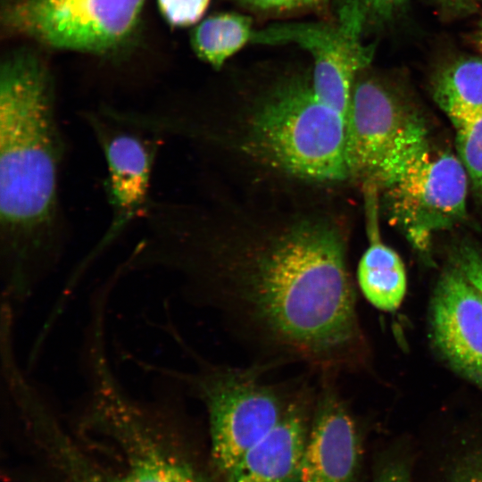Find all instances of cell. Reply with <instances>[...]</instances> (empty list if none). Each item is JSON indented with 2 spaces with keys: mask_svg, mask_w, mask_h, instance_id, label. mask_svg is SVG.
I'll return each mask as SVG.
<instances>
[{
  "mask_svg": "<svg viewBox=\"0 0 482 482\" xmlns=\"http://www.w3.org/2000/svg\"><path fill=\"white\" fill-rule=\"evenodd\" d=\"M168 329L195 362L194 370L141 366L171 378L186 395L203 403L208 415L212 464L222 478L279 422L299 378L269 381L266 375L278 368L271 363L253 362L245 367L212 363L187 346L174 328Z\"/></svg>",
  "mask_w": 482,
  "mask_h": 482,
  "instance_id": "obj_4",
  "label": "cell"
},
{
  "mask_svg": "<svg viewBox=\"0 0 482 482\" xmlns=\"http://www.w3.org/2000/svg\"><path fill=\"white\" fill-rule=\"evenodd\" d=\"M337 15V24H273L254 30L251 43H294L309 51L314 64L311 81L315 96L347 118L354 83L370 65L375 47L363 42L366 24L359 11L340 6Z\"/></svg>",
  "mask_w": 482,
  "mask_h": 482,
  "instance_id": "obj_9",
  "label": "cell"
},
{
  "mask_svg": "<svg viewBox=\"0 0 482 482\" xmlns=\"http://www.w3.org/2000/svg\"><path fill=\"white\" fill-rule=\"evenodd\" d=\"M299 377L279 422L245 452L222 482H301L302 462L313 412L317 382Z\"/></svg>",
  "mask_w": 482,
  "mask_h": 482,
  "instance_id": "obj_13",
  "label": "cell"
},
{
  "mask_svg": "<svg viewBox=\"0 0 482 482\" xmlns=\"http://www.w3.org/2000/svg\"><path fill=\"white\" fill-rule=\"evenodd\" d=\"M454 129L457 155L482 207V115Z\"/></svg>",
  "mask_w": 482,
  "mask_h": 482,
  "instance_id": "obj_17",
  "label": "cell"
},
{
  "mask_svg": "<svg viewBox=\"0 0 482 482\" xmlns=\"http://www.w3.org/2000/svg\"><path fill=\"white\" fill-rule=\"evenodd\" d=\"M316 376V399L301 482H357L362 452L357 423L340 393L338 375Z\"/></svg>",
  "mask_w": 482,
  "mask_h": 482,
  "instance_id": "obj_12",
  "label": "cell"
},
{
  "mask_svg": "<svg viewBox=\"0 0 482 482\" xmlns=\"http://www.w3.org/2000/svg\"><path fill=\"white\" fill-rule=\"evenodd\" d=\"M346 118L315 96L312 81L277 84L254 105L246 121L245 148L264 164L313 182L348 176Z\"/></svg>",
  "mask_w": 482,
  "mask_h": 482,
  "instance_id": "obj_5",
  "label": "cell"
},
{
  "mask_svg": "<svg viewBox=\"0 0 482 482\" xmlns=\"http://www.w3.org/2000/svg\"><path fill=\"white\" fill-rule=\"evenodd\" d=\"M66 141L54 79L29 51L0 68V275L2 298L28 301L66 249L61 200Z\"/></svg>",
  "mask_w": 482,
  "mask_h": 482,
  "instance_id": "obj_2",
  "label": "cell"
},
{
  "mask_svg": "<svg viewBox=\"0 0 482 482\" xmlns=\"http://www.w3.org/2000/svg\"><path fill=\"white\" fill-rule=\"evenodd\" d=\"M84 391L70 414L45 420L34 440L55 457L66 482H207L187 458L181 420L184 396L159 375L151 397L133 395L94 347L79 361Z\"/></svg>",
  "mask_w": 482,
  "mask_h": 482,
  "instance_id": "obj_3",
  "label": "cell"
},
{
  "mask_svg": "<svg viewBox=\"0 0 482 482\" xmlns=\"http://www.w3.org/2000/svg\"><path fill=\"white\" fill-rule=\"evenodd\" d=\"M373 187L381 195L391 223L423 253L436 233L452 229L466 216V171L457 154L431 145L428 129L386 163Z\"/></svg>",
  "mask_w": 482,
  "mask_h": 482,
  "instance_id": "obj_6",
  "label": "cell"
},
{
  "mask_svg": "<svg viewBox=\"0 0 482 482\" xmlns=\"http://www.w3.org/2000/svg\"><path fill=\"white\" fill-rule=\"evenodd\" d=\"M453 262L482 293V255L470 244H461L454 253Z\"/></svg>",
  "mask_w": 482,
  "mask_h": 482,
  "instance_id": "obj_22",
  "label": "cell"
},
{
  "mask_svg": "<svg viewBox=\"0 0 482 482\" xmlns=\"http://www.w3.org/2000/svg\"><path fill=\"white\" fill-rule=\"evenodd\" d=\"M373 482H413L407 457H386L378 467Z\"/></svg>",
  "mask_w": 482,
  "mask_h": 482,
  "instance_id": "obj_23",
  "label": "cell"
},
{
  "mask_svg": "<svg viewBox=\"0 0 482 482\" xmlns=\"http://www.w3.org/2000/svg\"><path fill=\"white\" fill-rule=\"evenodd\" d=\"M211 0H157L158 8L172 27H187L198 22L208 9Z\"/></svg>",
  "mask_w": 482,
  "mask_h": 482,
  "instance_id": "obj_19",
  "label": "cell"
},
{
  "mask_svg": "<svg viewBox=\"0 0 482 482\" xmlns=\"http://www.w3.org/2000/svg\"><path fill=\"white\" fill-rule=\"evenodd\" d=\"M442 464L439 482H482V443L462 438Z\"/></svg>",
  "mask_w": 482,
  "mask_h": 482,
  "instance_id": "obj_18",
  "label": "cell"
},
{
  "mask_svg": "<svg viewBox=\"0 0 482 482\" xmlns=\"http://www.w3.org/2000/svg\"><path fill=\"white\" fill-rule=\"evenodd\" d=\"M244 8L262 14L281 15L315 11L327 0H234Z\"/></svg>",
  "mask_w": 482,
  "mask_h": 482,
  "instance_id": "obj_20",
  "label": "cell"
},
{
  "mask_svg": "<svg viewBox=\"0 0 482 482\" xmlns=\"http://www.w3.org/2000/svg\"><path fill=\"white\" fill-rule=\"evenodd\" d=\"M362 71L346 119L348 176L373 187L385 164L427 128L420 114L386 81Z\"/></svg>",
  "mask_w": 482,
  "mask_h": 482,
  "instance_id": "obj_10",
  "label": "cell"
},
{
  "mask_svg": "<svg viewBox=\"0 0 482 482\" xmlns=\"http://www.w3.org/2000/svg\"><path fill=\"white\" fill-rule=\"evenodd\" d=\"M429 326L445 362L482 389V293L453 262L436 282Z\"/></svg>",
  "mask_w": 482,
  "mask_h": 482,
  "instance_id": "obj_11",
  "label": "cell"
},
{
  "mask_svg": "<svg viewBox=\"0 0 482 482\" xmlns=\"http://www.w3.org/2000/svg\"><path fill=\"white\" fill-rule=\"evenodd\" d=\"M436 104L454 128L482 115V59L460 57L444 65L432 80Z\"/></svg>",
  "mask_w": 482,
  "mask_h": 482,
  "instance_id": "obj_15",
  "label": "cell"
},
{
  "mask_svg": "<svg viewBox=\"0 0 482 482\" xmlns=\"http://www.w3.org/2000/svg\"><path fill=\"white\" fill-rule=\"evenodd\" d=\"M145 0H4L9 35L46 46L92 54L121 49L137 29Z\"/></svg>",
  "mask_w": 482,
  "mask_h": 482,
  "instance_id": "obj_8",
  "label": "cell"
},
{
  "mask_svg": "<svg viewBox=\"0 0 482 482\" xmlns=\"http://www.w3.org/2000/svg\"><path fill=\"white\" fill-rule=\"evenodd\" d=\"M368 214L370 244L357 268L359 287L374 307L393 312L406 294L405 267L398 253L381 241L370 210Z\"/></svg>",
  "mask_w": 482,
  "mask_h": 482,
  "instance_id": "obj_14",
  "label": "cell"
},
{
  "mask_svg": "<svg viewBox=\"0 0 482 482\" xmlns=\"http://www.w3.org/2000/svg\"><path fill=\"white\" fill-rule=\"evenodd\" d=\"M431 2L448 17L470 14L478 8V0H431Z\"/></svg>",
  "mask_w": 482,
  "mask_h": 482,
  "instance_id": "obj_24",
  "label": "cell"
},
{
  "mask_svg": "<svg viewBox=\"0 0 482 482\" xmlns=\"http://www.w3.org/2000/svg\"><path fill=\"white\" fill-rule=\"evenodd\" d=\"M251 17L237 12H220L202 21L191 32L195 54L213 69H220L231 56L252 42Z\"/></svg>",
  "mask_w": 482,
  "mask_h": 482,
  "instance_id": "obj_16",
  "label": "cell"
},
{
  "mask_svg": "<svg viewBox=\"0 0 482 482\" xmlns=\"http://www.w3.org/2000/svg\"><path fill=\"white\" fill-rule=\"evenodd\" d=\"M142 261L176 275L184 300L215 314L253 362L316 375L365 364L346 242L328 221L221 240L198 218L178 219L151 234Z\"/></svg>",
  "mask_w": 482,
  "mask_h": 482,
  "instance_id": "obj_1",
  "label": "cell"
},
{
  "mask_svg": "<svg viewBox=\"0 0 482 482\" xmlns=\"http://www.w3.org/2000/svg\"><path fill=\"white\" fill-rule=\"evenodd\" d=\"M98 145L106 165L104 190L110 222L95 245L75 265L55 305L65 309L89 269L137 221H142L152 201V176L164 138L120 122L99 109L79 114Z\"/></svg>",
  "mask_w": 482,
  "mask_h": 482,
  "instance_id": "obj_7",
  "label": "cell"
},
{
  "mask_svg": "<svg viewBox=\"0 0 482 482\" xmlns=\"http://www.w3.org/2000/svg\"><path fill=\"white\" fill-rule=\"evenodd\" d=\"M362 12L366 28L392 21L406 7L408 0H350Z\"/></svg>",
  "mask_w": 482,
  "mask_h": 482,
  "instance_id": "obj_21",
  "label": "cell"
},
{
  "mask_svg": "<svg viewBox=\"0 0 482 482\" xmlns=\"http://www.w3.org/2000/svg\"><path fill=\"white\" fill-rule=\"evenodd\" d=\"M476 42L478 45L479 48L482 50V20L478 25V30L475 34Z\"/></svg>",
  "mask_w": 482,
  "mask_h": 482,
  "instance_id": "obj_25",
  "label": "cell"
}]
</instances>
